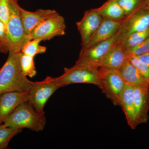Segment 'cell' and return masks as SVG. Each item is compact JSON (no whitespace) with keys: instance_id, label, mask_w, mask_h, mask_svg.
<instances>
[{"instance_id":"cell-1","label":"cell","mask_w":149,"mask_h":149,"mask_svg":"<svg viewBox=\"0 0 149 149\" xmlns=\"http://www.w3.org/2000/svg\"><path fill=\"white\" fill-rule=\"evenodd\" d=\"M6 61L0 69V94L10 92H29L32 82L22 73L21 52H9Z\"/></svg>"},{"instance_id":"cell-2","label":"cell","mask_w":149,"mask_h":149,"mask_svg":"<svg viewBox=\"0 0 149 149\" xmlns=\"http://www.w3.org/2000/svg\"><path fill=\"white\" fill-rule=\"evenodd\" d=\"M9 14L4 39L0 42V53L21 52L24 45L31 40L24 32L17 0H9Z\"/></svg>"},{"instance_id":"cell-3","label":"cell","mask_w":149,"mask_h":149,"mask_svg":"<svg viewBox=\"0 0 149 149\" xmlns=\"http://www.w3.org/2000/svg\"><path fill=\"white\" fill-rule=\"evenodd\" d=\"M6 126L15 129L28 128L35 132L44 130L47 124L45 114L37 111L29 102L20 104L4 120Z\"/></svg>"},{"instance_id":"cell-4","label":"cell","mask_w":149,"mask_h":149,"mask_svg":"<svg viewBox=\"0 0 149 149\" xmlns=\"http://www.w3.org/2000/svg\"><path fill=\"white\" fill-rule=\"evenodd\" d=\"M54 79L61 88L75 83L93 84L100 88L101 84L99 68L76 64L65 68L63 74Z\"/></svg>"},{"instance_id":"cell-5","label":"cell","mask_w":149,"mask_h":149,"mask_svg":"<svg viewBox=\"0 0 149 149\" xmlns=\"http://www.w3.org/2000/svg\"><path fill=\"white\" fill-rule=\"evenodd\" d=\"M149 27V8L145 3L132 13L125 16L116 33L117 43H122L129 35L144 31Z\"/></svg>"},{"instance_id":"cell-6","label":"cell","mask_w":149,"mask_h":149,"mask_svg":"<svg viewBox=\"0 0 149 149\" xmlns=\"http://www.w3.org/2000/svg\"><path fill=\"white\" fill-rule=\"evenodd\" d=\"M101 84L100 88L115 106H120L121 94L126 83L118 70L99 68Z\"/></svg>"},{"instance_id":"cell-7","label":"cell","mask_w":149,"mask_h":149,"mask_svg":"<svg viewBox=\"0 0 149 149\" xmlns=\"http://www.w3.org/2000/svg\"><path fill=\"white\" fill-rule=\"evenodd\" d=\"M60 88L55 82L54 77L50 76L42 81L32 82L28 102L37 111L45 114L44 107L46 103L52 95Z\"/></svg>"},{"instance_id":"cell-8","label":"cell","mask_w":149,"mask_h":149,"mask_svg":"<svg viewBox=\"0 0 149 149\" xmlns=\"http://www.w3.org/2000/svg\"><path fill=\"white\" fill-rule=\"evenodd\" d=\"M117 42L116 35L108 40L97 43L89 47H82L75 64L99 68L102 60Z\"/></svg>"},{"instance_id":"cell-9","label":"cell","mask_w":149,"mask_h":149,"mask_svg":"<svg viewBox=\"0 0 149 149\" xmlns=\"http://www.w3.org/2000/svg\"><path fill=\"white\" fill-rule=\"evenodd\" d=\"M65 29L64 17L57 13L41 23L29 37L31 40L39 39L42 41H47L64 35Z\"/></svg>"},{"instance_id":"cell-10","label":"cell","mask_w":149,"mask_h":149,"mask_svg":"<svg viewBox=\"0 0 149 149\" xmlns=\"http://www.w3.org/2000/svg\"><path fill=\"white\" fill-rule=\"evenodd\" d=\"M103 18L95 8L85 11L83 18L76 23L81 38V45H85L101 24Z\"/></svg>"},{"instance_id":"cell-11","label":"cell","mask_w":149,"mask_h":149,"mask_svg":"<svg viewBox=\"0 0 149 149\" xmlns=\"http://www.w3.org/2000/svg\"><path fill=\"white\" fill-rule=\"evenodd\" d=\"M57 13V12L54 10L42 9L35 12L29 11L20 7V16L24 32L29 37L41 23Z\"/></svg>"},{"instance_id":"cell-12","label":"cell","mask_w":149,"mask_h":149,"mask_svg":"<svg viewBox=\"0 0 149 149\" xmlns=\"http://www.w3.org/2000/svg\"><path fill=\"white\" fill-rule=\"evenodd\" d=\"M28 100L29 92H10L0 94V124L19 105Z\"/></svg>"},{"instance_id":"cell-13","label":"cell","mask_w":149,"mask_h":149,"mask_svg":"<svg viewBox=\"0 0 149 149\" xmlns=\"http://www.w3.org/2000/svg\"><path fill=\"white\" fill-rule=\"evenodd\" d=\"M134 100V87L126 83L120 97V106L124 112L128 125L132 129L138 126Z\"/></svg>"},{"instance_id":"cell-14","label":"cell","mask_w":149,"mask_h":149,"mask_svg":"<svg viewBox=\"0 0 149 149\" xmlns=\"http://www.w3.org/2000/svg\"><path fill=\"white\" fill-rule=\"evenodd\" d=\"M122 22L103 19L101 24L95 33L82 47L87 48L97 44L105 41L113 37L118 32Z\"/></svg>"},{"instance_id":"cell-15","label":"cell","mask_w":149,"mask_h":149,"mask_svg":"<svg viewBox=\"0 0 149 149\" xmlns=\"http://www.w3.org/2000/svg\"><path fill=\"white\" fill-rule=\"evenodd\" d=\"M128 59L125 48L120 43H116L102 60L100 68L118 70Z\"/></svg>"},{"instance_id":"cell-16","label":"cell","mask_w":149,"mask_h":149,"mask_svg":"<svg viewBox=\"0 0 149 149\" xmlns=\"http://www.w3.org/2000/svg\"><path fill=\"white\" fill-rule=\"evenodd\" d=\"M135 106L137 125L146 123L148 120L149 88L134 87Z\"/></svg>"},{"instance_id":"cell-17","label":"cell","mask_w":149,"mask_h":149,"mask_svg":"<svg viewBox=\"0 0 149 149\" xmlns=\"http://www.w3.org/2000/svg\"><path fill=\"white\" fill-rule=\"evenodd\" d=\"M118 70L127 84L137 88H149L139 70L128 59Z\"/></svg>"},{"instance_id":"cell-18","label":"cell","mask_w":149,"mask_h":149,"mask_svg":"<svg viewBox=\"0 0 149 149\" xmlns=\"http://www.w3.org/2000/svg\"><path fill=\"white\" fill-rule=\"evenodd\" d=\"M95 9L103 19L121 21L125 17L118 0H108L100 7Z\"/></svg>"},{"instance_id":"cell-19","label":"cell","mask_w":149,"mask_h":149,"mask_svg":"<svg viewBox=\"0 0 149 149\" xmlns=\"http://www.w3.org/2000/svg\"><path fill=\"white\" fill-rule=\"evenodd\" d=\"M149 37V27L144 31L131 34L123 40L121 45L125 50L128 49L141 44Z\"/></svg>"},{"instance_id":"cell-20","label":"cell","mask_w":149,"mask_h":149,"mask_svg":"<svg viewBox=\"0 0 149 149\" xmlns=\"http://www.w3.org/2000/svg\"><path fill=\"white\" fill-rule=\"evenodd\" d=\"M42 40L39 39H32L27 42L22 49L21 52L23 54L34 57L39 54L45 53L47 47L40 45Z\"/></svg>"},{"instance_id":"cell-21","label":"cell","mask_w":149,"mask_h":149,"mask_svg":"<svg viewBox=\"0 0 149 149\" xmlns=\"http://www.w3.org/2000/svg\"><path fill=\"white\" fill-rule=\"evenodd\" d=\"M22 130L7 127L3 123L0 124V149L7 148L10 140Z\"/></svg>"},{"instance_id":"cell-22","label":"cell","mask_w":149,"mask_h":149,"mask_svg":"<svg viewBox=\"0 0 149 149\" xmlns=\"http://www.w3.org/2000/svg\"><path fill=\"white\" fill-rule=\"evenodd\" d=\"M22 71L25 76L32 78L37 74L34 57L22 54L20 60Z\"/></svg>"},{"instance_id":"cell-23","label":"cell","mask_w":149,"mask_h":149,"mask_svg":"<svg viewBox=\"0 0 149 149\" xmlns=\"http://www.w3.org/2000/svg\"><path fill=\"white\" fill-rule=\"evenodd\" d=\"M127 53V52H126ZM129 60L135 66L140 72L147 84L149 85V66L141 61L136 56L132 55L127 53Z\"/></svg>"},{"instance_id":"cell-24","label":"cell","mask_w":149,"mask_h":149,"mask_svg":"<svg viewBox=\"0 0 149 149\" xmlns=\"http://www.w3.org/2000/svg\"><path fill=\"white\" fill-rule=\"evenodd\" d=\"M125 16L132 13L146 2V0H118Z\"/></svg>"},{"instance_id":"cell-25","label":"cell","mask_w":149,"mask_h":149,"mask_svg":"<svg viewBox=\"0 0 149 149\" xmlns=\"http://www.w3.org/2000/svg\"><path fill=\"white\" fill-rule=\"evenodd\" d=\"M125 51L127 54L136 56L149 52V37L138 45Z\"/></svg>"},{"instance_id":"cell-26","label":"cell","mask_w":149,"mask_h":149,"mask_svg":"<svg viewBox=\"0 0 149 149\" xmlns=\"http://www.w3.org/2000/svg\"><path fill=\"white\" fill-rule=\"evenodd\" d=\"M9 14V0H0V19L6 26L8 20Z\"/></svg>"},{"instance_id":"cell-27","label":"cell","mask_w":149,"mask_h":149,"mask_svg":"<svg viewBox=\"0 0 149 149\" xmlns=\"http://www.w3.org/2000/svg\"><path fill=\"white\" fill-rule=\"evenodd\" d=\"M6 32V26L0 19V42L4 39Z\"/></svg>"},{"instance_id":"cell-28","label":"cell","mask_w":149,"mask_h":149,"mask_svg":"<svg viewBox=\"0 0 149 149\" xmlns=\"http://www.w3.org/2000/svg\"><path fill=\"white\" fill-rule=\"evenodd\" d=\"M137 57L149 66V52L136 56Z\"/></svg>"},{"instance_id":"cell-29","label":"cell","mask_w":149,"mask_h":149,"mask_svg":"<svg viewBox=\"0 0 149 149\" xmlns=\"http://www.w3.org/2000/svg\"><path fill=\"white\" fill-rule=\"evenodd\" d=\"M145 4H146V6L148 7L149 8V0H146Z\"/></svg>"},{"instance_id":"cell-30","label":"cell","mask_w":149,"mask_h":149,"mask_svg":"<svg viewBox=\"0 0 149 149\" xmlns=\"http://www.w3.org/2000/svg\"><path fill=\"white\" fill-rule=\"evenodd\" d=\"M0 69H1V68H0Z\"/></svg>"}]
</instances>
